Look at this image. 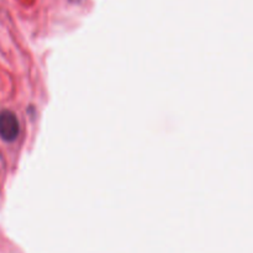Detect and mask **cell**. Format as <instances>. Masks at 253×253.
Segmentation results:
<instances>
[{
  "label": "cell",
  "instance_id": "6da1fadb",
  "mask_svg": "<svg viewBox=\"0 0 253 253\" xmlns=\"http://www.w3.org/2000/svg\"><path fill=\"white\" fill-rule=\"evenodd\" d=\"M19 132L20 125L16 115L11 111H1L0 113V137L4 141L11 142L16 140Z\"/></svg>",
  "mask_w": 253,
  "mask_h": 253
},
{
  "label": "cell",
  "instance_id": "7a4b0ae2",
  "mask_svg": "<svg viewBox=\"0 0 253 253\" xmlns=\"http://www.w3.org/2000/svg\"><path fill=\"white\" fill-rule=\"evenodd\" d=\"M71 1H79V0H71Z\"/></svg>",
  "mask_w": 253,
  "mask_h": 253
}]
</instances>
